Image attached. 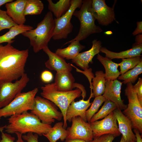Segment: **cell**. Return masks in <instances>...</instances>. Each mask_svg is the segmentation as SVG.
Segmentation results:
<instances>
[{"mask_svg":"<svg viewBox=\"0 0 142 142\" xmlns=\"http://www.w3.org/2000/svg\"><path fill=\"white\" fill-rule=\"evenodd\" d=\"M11 44H0V80H17L25 73L29 50H19Z\"/></svg>","mask_w":142,"mask_h":142,"instance_id":"obj_1","label":"cell"},{"mask_svg":"<svg viewBox=\"0 0 142 142\" xmlns=\"http://www.w3.org/2000/svg\"><path fill=\"white\" fill-rule=\"evenodd\" d=\"M7 120L8 124L3 127L9 134L31 133L42 136L48 132L52 127L51 125L42 123L37 116L28 111L11 116Z\"/></svg>","mask_w":142,"mask_h":142,"instance_id":"obj_2","label":"cell"},{"mask_svg":"<svg viewBox=\"0 0 142 142\" xmlns=\"http://www.w3.org/2000/svg\"><path fill=\"white\" fill-rule=\"evenodd\" d=\"M55 27L52 13L49 11L37 24L35 29L26 31L21 34L29 38L34 52L37 53L48 46V42L52 37Z\"/></svg>","mask_w":142,"mask_h":142,"instance_id":"obj_3","label":"cell"},{"mask_svg":"<svg viewBox=\"0 0 142 142\" xmlns=\"http://www.w3.org/2000/svg\"><path fill=\"white\" fill-rule=\"evenodd\" d=\"M41 96L53 103L60 110L64 120L63 127L67 126L66 115L68 108L71 102L80 97L82 91L79 88L69 91H62L58 90L54 83L48 84L41 87Z\"/></svg>","mask_w":142,"mask_h":142,"instance_id":"obj_4","label":"cell"},{"mask_svg":"<svg viewBox=\"0 0 142 142\" xmlns=\"http://www.w3.org/2000/svg\"><path fill=\"white\" fill-rule=\"evenodd\" d=\"M92 0H83L79 10H75L73 15L79 20L80 27L78 33L76 37L69 41H80L86 38L90 35L99 33L103 31L102 28L95 24L96 20L91 11Z\"/></svg>","mask_w":142,"mask_h":142,"instance_id":"obj_5","label":"cell"},{"mask_svg":"<svg viewBox=\"0 0 142 142\" xmlns=\"http://www.w3.org/2000/svg\"><path fill=\"white\" fill-rule=\"evenodd\" d=\"M38 91V88H36L27 92L19 93L7 105L0 109V119L32 110Z\"/></svg>","mask_w":142,"mask_h":142,"instance_id":"obj_6","label":"cell"},{"mask_svg":"<svg viewBox=\"0 0 142 142\" xmlns=\"http://www.w3.org/2000/svg\"><path fill=\"white\" fill-rule=\"evenodd\" d=\"M125 94L128 99V104L123 113L130 121L132 128L142 133V105L139 103L136 93L131 83H127Z\"/></svg>","mask_w":142,"mask_h":142,"instance_id":"obj_7","label":"cell"},{"mask_svg":"<svg viewBox=\"0 0 142 142\" xmlns=\"http://www.w3.org/2000/svg\"><path fill=\"white\" fill-rule=\"evenodd\" d=\"M43 123L50 125L55 120L60 121L63 118L61 111L53 103L39 96L35 97L34 107L31 111Z\"/></svg>","mask_w":142,"mask_h":142,"instance_id":"obj_8","label":"cell"},{"mask_svg":"<svg viewBox=\"0 0 142 142\" xmlns=\"http://www.w3.org/2000/svg\"><path fill=\"white\" fill-rule=\"evenodd\" d=\"M82 0H70V6L68 11L59 18H54L55 27L52 37L54 40L65 39L72 32L73 26L70 22L74 11L77 8H80Z\"/></svg>","mask_w":142,"mask_h":142,"instance_id":"obj_9","label":"cell"},{"mask_svg":"<svg viewBox=\"0 0 142 142\" xmlns=\"http://www.w3.org/2000/svg\"><path fill=\"white\" fill-rule=\"evenodd\" d=\"M29 81L26 73L14 83L0 80V109L7 105L21 92Z\"/></svg>","mask_w":142,"mask_h":142,"instance_id":"obj_10","label":"cell"},{"mask_svg":"<svg viewBox=\"0 0 142 142\" xmlns=\"http://www.w3.org/2000/svg\"><path fill=\"white\" fill-rule=\"evenodd\" d=\"M92 129L93 139L108 134H113L116 137L121 134L117 124V121L113 112L110 113L102 120L90 123Z\"/></svg>","mask_w":142,"mask_h":142,"instance_id":"obj_11","label":"cell"},{"mask_svg":"<svg viewBox=\"0 0 142 142\" xmlns=\"http://www.w3.org/2000/svg\"><path fill=\"white\" fill-rule=\"evenodd\" d=\"M72 125L67 129V139H82L88 142L93 139L92 129L90 123L84 121L77 116L71 120Z\"/></svg>","mask_w":142,"mask_h":142,"instance_id":"obj_12","label":"cell"},{"mask_svg":"<svg viewBox=\"0 0 142 142\" xmlns=\"http://www.w3.org/2000/svg\"><path fill=\"white\" fill-rule=\"evenodd\" d=\"M115 3L110 7L106 4L105 0H92V12L100 24L106 26L116 21L114 11Z\"/></svg>","mask_w":142,"mask_h":142,"instance_id":"obj_13","label":"cell"},{"mask_svg":"<svg viewBox=\"0 0 142 142\" xmlns=\"http://www.w3.org/2000/svg\"><path fill=\"white\" fill-rule=\"evenodd\" d=\"M92 45L89 50L79 53L74 59L71 60L72 63L75 64L85 71H92L91 68H89V63H92V59L96 54L100 52L102 42L97 39L92 42Z\"/></svg>","mask_w":142,"mask_h":142,"instance_id":"obj_14","label":"cell"},{"mask_svg":"<svg viewBox=\"0 0 142 142\" xmlns=\"http://www.w3.org/2000/svg\"><path fill=\"white\" fill-rule=\"evenodd\" d=\"M123 83L117 79L106 80L105 91L103 95L106 100H109L115 104L117 108L121 110H125L127 107L120 96Z\"/></svg>","mask_w":142,"mask_h":142,"instance_id":"obj_15","label":"cell"},{"mask_svg":"<svg viewBox=\"0 0 142 142\" xmlns=\"http://www.w3.org/2000/svg\"><path fill=\"white\" fill-rule=\"evenodd\" d=\"M92 97H94L92 92H91L90 97L87 100H85L82 99L78 101L75 102L74 100L72 101L67 111L66 121L70 122L72 118L79 116L87 122L86 111L92 104L90 102V100Z\"/></svg>","mask_w":142,"mask_h":142,"instance_id":"obj_16","label":"cell"},{"mask_svg":"<svg viewBox=\"0 0 142 142\" xmlns=\"http://www.w3.org/2000/svg\"><path fill=\"white\" fill-rule=\"evenodd\" d=\"M43 50L49 57V59L45 63L47 68L57 72L72 71V68L71 64L67 63L64 58L51 51L48 46Z\"/></svg>","mask_w":142,"mask_h":142,"instance_id":"obj_17","label":"cell"},{"mask_svg":"<svg viewBox=\"0 0 142 142\" xmlns=\"http://www.w3.org/2000/svg\"><path fill=\"white\" fill-rule=\"evenodd\" d=\"M117 122L119 131L126 142L136 141L135 134L132 130V125L129 119L118 108L113 111Z\"/></svg>","mask_w":142,"mask_h":142,"instance_id":"obj_18","label":"cell"},{"mask_svg":"<svg viewBox=\"0 0 142 142\" xmlns=\"http://www.w3.org/2000/svg\"><path fill=\"white\" fill-rule=\"evenodd\" d=\"M26 0H17L5 4L8 15L17 25L24 24L26 19L24 11Z\"/></svg>","mask_w":142,"mask_h":142,"instance_id":"obj_19","label":"cell"},{"mask_svg":"<svg viewBox=\"0 0 142 142\" xmlns=\"http://www.w3.org/2000/svg\"><path fill=\"white\" fill-rule=\"evenodd\" d=\"M54 80L57 89L60 91L72 90L73 88L77 87L78 84L74 83V78L70 71L57 72Z\"/></svg>","mask_w":142,"mask_h":142,"instance_id":"obj_20","label":"cell"},{"mask_svg":"<svg viewBox=\"0 0 142 142\" xmlns=\"http://www.w3.org/2000/svg\"><path fill=\"white\" fill-rule=\"evenodd\" d=\"M100 51V52L105 54V57L111 59H126L141 56L142 45L132 46L131 49L119 52L111 51L105 47H102L101 48Z\"/></svg>","mask_w":142,"mask_h":142,"instance_id":"obj_21","label":"cell"},{"mask_svg":"<svg viewBox=\"0 0 142 142\" xmlns=\"http://www.w3.org/2000/svg\"><path fill=\"white\" fill-rule=\"evenodd\" d=\"M97 58L104 68L106 80H113L117 79L120 75L118 69L119 63H115L112 59L106 57H103L99 54H98Z\"/></svg>","mask_w":142,"mask_h":142,"instance_id":"obj_22","label":"cell"},{"mask_svg":"<svg viewBox=\"0 0 142 142\" xmlns=\"http://www.w3.org/2000/svg\"><path fill=\"white\" fill-rule=\"evenodd\" d=\"M70 43L68 46L65 48L57 49L55 53L63 58L67 59H72L75 57L85 46L82 45L79 41L74 40L68 41L64 45Z\"/></svg>","mask_w":142,"mask_h":142,"instance_id":"obj_23","label":"cell"},{"mask_svg":"<svg viewBox=\"0 0 142 142\" xmlns=\"http://www.w3.org/2000/svg\"><path fill=\"white\" fill-rule=\"evenodd\" d=\"M63 123H56L50 131L43 135L47 138L50 142H56L60 139L61 141L66 139L68 131L63 127Z\"/></svg>","mask_w":142,"mask_h":142,"instance_id":"obj_24","label":"cell"},{"mask_svg":"<svg viewBox=\"0 0 142 142\" xmlns=\"http://www.w3.org/2000/svg\"><path fill=\"white\" fill-rule=\"evenodd\" d=\"M33 29L31 26L24 24L17 25L13 26L9 29L8 32L0 36V44L4 42L12 44L15 41L12 39L17 36Z\"/></svg>","mask_w":142,"mask_h":142,"instance_id":"obj_25","label":"cell"},{"mask_svg":"<svg viewBox=\"0 0 142 142\" xmlns=\"http://www.w3.org/2000/svg\"><path fill=\"white\" fill-rule=\"evenodd\" d=\"M48 8L53 13L56 18H59L64 15L68 10L70 6V0H60L56 3L51 0H48Z\"/></svg>","mask_w":142,"mask_h":142,"instance_id":"obj_26","label":"cell"},{"mask_svg":"<svg viewBox=\"0 0 142 142\" xmlns=\"http://www.w3.org/2000/svg\"><path fill=\"white\" fill-rule=\"evenodd\" d=\"M95 75V76L92 78L93 82H91L92 93L94 97L103 94L105 88L106 82L105 74L103 71H97Z\"/></svg>","mask_w":142,"mask_h":142,"instance_id":"obj_27","label":"cell"},{"mask_svg":"<svg viewBox=\"0 0 142 142\" xmlns=\"http://www.w3.org/2000/svg\"><path fill=\"white\" fill-rule=\"evenodd\" d=\"M142 73V60L134 68L119 76L118 79L123 80V83L126 84L129 83H134Z\"/></svg>","mask_w":142,"mask_h":142,"instance_id":"obj_28","label":"cell"},{"mask_svg":"<svg viewBox=\"0 0 142 142\" xmlns=\"http://www.w3.org/2000/svg\"><path fill=\"white\" fill-rule=\"evenodd\" d=\"M101 109L92 117L90 122L91 123L104 118L117 108L116 105L109 100H106Z\"/></svg>","mask_w":142,"mask_h":142,"instance_id":"obj_29","label":"cell"},{"mask_svg":"<svg viewBox=\"0 0 142 142\" xmlns=\"http://www.w3.org/2000/svg\"><path fill=\"white\" fill-rule=\"evenodd\" d=\"M44 7V4L40 0H26L24 14L25 16L40 14Z\"/></svg>","mask_w":142,"mask_h":142,"instance_id":"obj_30","label":"cell"},{"mask_svg":"<svg viewBox=\"0 0 142 142\" xmlns=\"http://www.w3.org/2000/svg\"><path fill=\"white\" fill-rule=\"evenodd\" d=\"M141 56H137L122 59V61L119 63L120 67V75H122L126 72L134 68L142 60Z\"/></svg>","mask_w":142,"mask_h":142,"instance_id":"obj_31","label":"cell"},{"mask_svg":"<svg viewBox=\"0 0 142 142\" xmlns=\"http://www.w3.org/2000/svg\"><path fill=\"white\" fill-rule=\"evenodd\" d=\"M106 99L103 95L97 96L91 105L90 108L86 111L85 115L87 121L90 123L93 116L97 112L100 106Z\"/></svg>","mask_w":142,"mask_h":142,"instance_id":"obj_32","label":"cell"},{"mask_svg":"<svg viewBox=\"0 0 142 142\" xmlns=\"http://www.w3.org/2000/svg\"><path fill=\"white\" fill-rule=\"evenodd\" d=\"M17 24L8 15L6 11L0 9V32L4 29H10Z\"/></svg>","mask_w":142,"mask_h":142,"instance_id":"obj_33","label":"cell"},{"mask_svg":"<svg viewBox=\"0 0 142 142\" xmlns=\"http://www.w3.org/2000/svg\"><path fill=\"white\" fill-rule=\"evenodd\" d=\"M4 129L3 126L0 127V131L1 133V139L0 140V142H25L23 140L22 137V134L21 133L18 132L15 133L17 139L16 141L14 142L15 138L9 134L4 133L3 131Z\"/></svg>","mask_w":142,"mask_h":142,"instance_id":"obj_34","label":"cell"},{"mask_svg":"<svg viewBox=\"0 0 142 142\" xmlns=\"http://www.w3.org/2000/svg\"><path fill=\"white\" fill-rule=\"evenodd\" d=\"M115 137L113 134H105L94 138L90 142H113Z\"/></svg>","mask_w":142,"mask_h":142,"instance_id":"obj_35","label":"cell"},{"mask_svg":"<svg viewBox=\"0 0 142 142\" xmlns=\"http://www.w3.org/2000/svg\"><path fill=\"white\" fill-rule=\"evenodd\" d=\"M133 88L135 91L138 98L140 104L142 105V79L139 78L137 83L133 85Z\"/></svg>","mask_w":142,"mask_h":142,"instance_id":"obj_36","label":"cell"},{"mask_svg":"<svg viewBox=\"0 0 142 142\" xmlns=\"http://www.w3.org/2000/svg\"><path fill=\"white\" fill-rule=\"evenodd\" d=\"M40 78L43 82L45 83H49L52 80L53 76L50 72L45 70L42 73Z\"/></svg>","mask_w":142,"mask_h":142,"instance_id":"obj_37","label":"cell"},{"mask_svg":"<svg viewBox=\"0 0 142 142\" xmlns=\"http://www.w3.org/2000/svg\"><path fill=\"white\" fill-rule=\"evenodd\" d=\"M22 137L25 142H38V135L36 134H33V133H29L26 135H22Z\"/></svg>","mask_w":142,"mask_h":142,"instance_id":"obj_38","label":"cell"},{"mask_svg":"<svg viewBox=\"0 0 142 142\" xmlns=\"http://www.w3.org/2000/svg\"><path fill=\"white\" fill-rule=\"evenodd\" d=\"M137 27L132 33L133 36H136L142 33V22H138L136 23Z\"/></svg>","mask_w":142,"mask_h":142,"instance_id":"obj_39","label":"cell"},{"mask_svg":"<svg viewBox=\"0 0 142 142\" xmlns=\"http://www.w3.org/2000/svg\"><path fill=\"white\" fill-rule=\"evenodd\" d=\"M135 43L132 46L142 45V35L140 34L136 35L135 38Z\"/></svg>","mask_w":142,"mask_h":142,"instance_id":"obj_40","label":"cell"},{"mask_svg":"<svg viewBox=\"0 0 142 142\" xmlns=\"http://www.w3.org/2000/svg\"><path fill=\"white\" fill-rule=\"evenodd\" d=\"M134 131L135 133L136 142H142L141 136L140 135L139 131L135 129H134Z\"/></svg>","mask_w":142,"mask_h":142,"instance_id":"obj_41","label":"cell"},{"mask_svg":"<svg viewBox=\"0 0 142 142\" xmlns=\"http://www.w3.org/2000/svg\"><path fill=\"white\" fill-rule=\"evenodd\" d=\"M65 142H88L84 140L77 139H66Z\"/></svg>","mask_w":142,"mask_h":142,"instance_id":"obj_42","label":"cell"},{"mask_svg":"<svg viewBox=\"0 0 142 142\" xmlns=\"http://www.w3.org/2000/svg\"><path fill=\"white\" fill-rule=\"evenodd\" d=\"M13 1V0H0V7L6 3Z\"/></svg>","mask_w":142,"mask_h":142,"instance_id":"obj_43","label":"cell"},{"mask_svg":"<svg viewBox=\"0 0 142 142\" xmlns=\"http://www.w3.org/2000/svg\"><path fill=\"white\" fill-rule=\"evenodd\" d=\"M120 142H126L123 137L122 136L121 140Z\"/></svg>","mask_w":142,"mask_h":142,"instance_id":"obj_44","label":"cell"},{"mask_svg":"<svg viewBox=\"0 0 142 142\" xmlns=\"http://www.w3.org/2000/svg\"><path fill=\"white\" fill-rule=\"evenodd\" d=\"M136 141H131V142H135Z\"/></svg>","mask_w":142,"mask_h":142,"instance_id":"obj_45","label":"cell"}]
</instances>
